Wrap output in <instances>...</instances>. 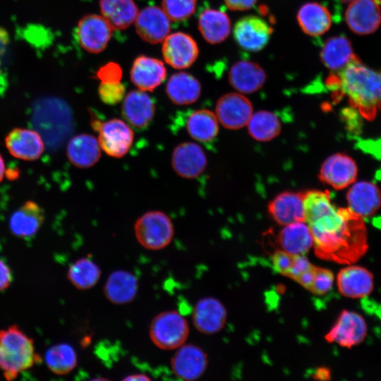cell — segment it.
<instances>
[{"instance_id": "1", "label": "cell", "mask_w": 381, "mask_h": 381, "mask_svg": "<svg viewBox=\"0 0 381 381\" xmlns=\"http://www.w3.org/2000/svg\"><path fill=\"white\" fill-rule=\"evenodd\" d=\"M305 222L313 235L316 254L338 263L358 260L368 250L363 218L349 207H338L327 191L305 192Z\"/></svg>"}, {"instance_id": "2", "label": "cell", "mask_w": 381, "mask_h": 381, "mask_svg": "<svg viewBox=\"0 0 381 381\" xmlns=\"http://www.w3.org/2000/svg\"><path fill=\"white\" fill-rule=\"evenodd\" d=\"M334 72L327 78V87L338 97H346L363 117L373 120L381 109V68H371L356 56Z\"/></svg>"}, {"instance_id": "3", "label": "cell", "mask_w": 381, "mask_h": 381, "mask_svg": "<svg viewBox=\"0 0 381 381\" xmlns=\"http://www.w3.org/2000/svg\"><path fill=\"white\" fill-rule=\"evenodd\" d=\"M40 360L33 340L18 326L0 329V369L6 380L15 379Z\"/></svg>"}, {"instance_id": "4", "label": "cell", "mask_w": 381, "mask_h": 381, "mask_svg": "<svg viewBox=\"0 0 381 381\" xmlns=\"http://www.w3.org/2000/svg\"><path fill=\"white\" fill-rule=\"evenodd\" d=\"M134 233L138 243L151 250H161L169 245L174 236L170 217L159 210L148 211L137 219Z\"/></svg>"}, {"instance_id": "5", "label": "cell", "mask_w": 381, "mask_h": 381, "mask_svg": "<svg viewBox=\"0 0 381 381\" xmlns=\"http://www.w3.org/2000/svg\"><path fill=\"white\" fill-rule=\"evenodd\" d=\"M189 326L185 318L176 310H167L152 320L149 335L152 342L163 350H174L185 344Z\"/></svg>"}, {"instance_id": "6", "label": "cell", "mask_w": 381, "mask_h": 381, "mask_svg": "<svg viewBox=\"0 0 381 381\" xmlns=\"http://www.w3.org/2000/svg\"><path fill=\"white\" fill-rule=\"evenodd\" d=\"M92 128L98 133V142L102 151L114 158L124 157L134 140V132L131 126L120 119L101 121L91 119Z\"/></svg>"}, {"instance_id": "7", "label": "cell", "mask_w": 381, "mask_h": 381, "mask_svg": "<svg viewBox=\"0 0 381 381\" xmlns=\"http://www.w3.org/2000/svg\"><path fill=\"white\" fill-rule=\"evenodd\" d=\"M112 27L102 16L88 14L78 21L76 37L83 49L99 54L106 49L112 37Z\"/></svg>"}, {"instance_id": "8", "label": "cell", "mask_w": 381, "mask_h": 381, "mask_svg": "<svg viewBox=\"0 0 381 381\" xmlns=\"http://www.w3.org/2000/svg\"><path fill=\"white\" fill-rule=\"evenodd\" d=\"M253 111L250 101L240 92L222 95L215 107V114L219 122L230 130H238L247 126Z\"/></svg>"}, {"instance_id": "9", "label": "cell", "mask_w": 381, "mask_h": 381, "mask_svg": "<svg viewBox=\"0 0 381 381\" xmlns=\"http://www.w3.org/2000/svg\"><path fill=\"white\" fill-rule=\"evenodd\" d=\"M162 53L165 62L176 69H186L196 61L199 49L188 34L176 32L169 34L162 42Z\"/></svg>"}, {"instance_id": "10", "label": "cell", "mask_w": 381, "mask_h": 381, "mask_svg": "<svg viewBox=\"0 0 381 381\" xmlns=\"http://www.w3.org/2000/svg\"><path fill=\"white\" fill-rule=\"evenodd\" d=\"M381 0H353L345 12L349 29L360 35L376 31L381 24Z\"/></svg>"}, {"instance_id": "11", "label": "cell", "mask_w": 381, "mask_h": 381, "mask_svg": "<svg viewBox=\"0 0 381 381\" xmlns=\"http://www.w3.org/2000/svg\"><path fill=\"white\" fill-rule=\"evenodd\" d=\"M367 330L366 322L361 315L344 310L326 334L325 339L328 342L351 348L364 340Z\"/></svg>"}, {"instance_id": "12", "label": "cell", "mask_w": 381, "mask_h": 381, "mask_svg": "<svg viewBox=\"0 0 381 381\" xmlns=\"http://www.w3.org/2000/svg\"><path fill=\"white\" fill-rule=\"evenodd\" d=\"M272 32L273 29L264 19L255 16H246L236 23L234 37L242 49L258 52L267 44Z\"/></svg>"}, {"instance_id": "13", "label": "cell", "mask_w": 381, "mask_h": 381, "mask_svg": "<svg viewBox=\"0 0 381 381\" xmlns=\"http://www.w3.org/2000/svg\"><path fill=\"white\" fill-rule=\"evenodd\" d=\"M171 359V368L174 374L183 380H195L205 373L207 356L198 346L192 344H183L176 349Z\"/></svg>"}, {"instance_id": "14", "label": "cell", "mask_w": 381, "mask_h": 381, "mask_svg": "<svg viewBox=\"0 0 381 381\" xmlns=\"http://www.w3.org/2000/svg\"><path fill=\"white\" fill-rule=\"evenodd\" d=\"M207 157L202 148L192 142L177 145L171 154V164L175 173L181 178L192 179L205 169Z\"/></svg>"}, {"instance_id": "15", "label": "cell", "mask_w": 381, "mask_h": 381, "mask_svg": "<svg viewBox=\"0 0 381 381\" xmlns=\"http://www.w3.org/2000/svg\"><path fill=\"white\" fill-rule=\"evenodd\" d=\"M357 166L347 155L334 154L322 164L319 171L320 180L334 189L341 190L353 183L356 179Z\"/></svg>"}, {"instance_id": "16", "label": "cell", "mask_w": 381, "mask_h": 381, "mask_svg": "<svg viewBox=\"0 0 381 381\" xmlns=\"http://www.w3.org/2000/svg\"><path fill=\"white\" fill-rule=\"evenodd\" d=\"M170 20L162 8L150 6L138 11L134 23L138 36L154 44L162 42L169 34Z\"/></svg>"}, {"instance_id": "17", "label": "cell", "mask_w": 381, "mask_h": 381, "mask_svg": "<svg viewBox=\"0 0 381 381\" xmlns=\"http://www.w3.org/2000/svg\"><path fill=\"white\" fill-rule=\"evenodd\" d=\"M121 114L131 126L143 130L152 122L155 114V105L146 92L133 90L123 99Z\"/></svg>"}, {"instance_id": "18", "label": "cell", "mask_w": 381, "mask_h": 381, "mask_svg": "<svg viewBox=\"0 0 381 381\" xmlns=\"http://www.w3.org/2000/svg\"><path fill=\"white\" fill-rule=\"evenodd\" d=\"M167 69L164 63L156 58L140 55L133 61L130 78L133 85L145 92H152L165 80Z\"/></svg>"}, {"instance_id": "19", "label": "cell", "mask_w": 381, "mask_h": 381, "mask_svg": "<svg viewBox=\"0 0 381 381\" xmlns=\"http://www.w3.org/2000/svg\"><path fill=\"white\" fill-rule=\"evenodd\" d=\"M226 315V310L222 302L213 297H205L195 304L192 318L197 330L212 334L223 329Z\"/></svg>"}, {"instance_id": "20", "label": "cell", "mask_w": 381, "mask_h": 381, "mask_svg": "<svg viewBox=\"0 0 381 381\" xmlns=\"http://www.w3.org/2000/svg\"><path fill=\"white\" fill-rule=\"evenodd\" d=\"M304 195L305 192L294 191H284L278 194L268 204L270 216L282 226L305 222Z\"/></svg>"}, {"instance_id": "21", "label": "cell", "mask_w": 381, "mask_h": 381, "mask_svg": "<svg viewBox=\"0 0 381 381\" xmlns=\"http://www.w3.org/2000/svg\"><path fill=\"white\" fill-rule=\"evenodd\" d=\"M6 147L13 157L27 161L38 159L44 150V143L37 131L15 128L5 138Z\"/></svg>"}, {"instance_id": "22", "label": "cell", "mask_w": 381, "mask_h": 381, "mask_svg": "<svg viewBox=\"0 0 381 381\" xmlns=\"http://www.w3.org/2000/svg\"><path fill=\"white\" fill-rule=\"evenodd\" d=\"M266 73L258 64L248 60L234 63L229 71L230 85L241 94H251L261 89L266 81Z\"/></svg>"}, {"instance_id": "23", "label": "cell", "mask_w": 381, "mask_h": 381, "mask_svg": "<svg viewBox=\"0 0 381 381\" xmlns=\"http://www.w3.org/2000/svg\"><path fill=\"white\" fill-rule=\"evenodd\" d=\"M346 199L348 207L362 218L372 216L381 207V191L369 181L352 185L346 193Z\"/></svg>"}, {"instance_id": "24", "label": "cell", "mask_w": 381, "mask_h": 381, "mask_svg": "<svg viewBox=\"0 0 381 381\" xmlns=\"http://www.w3.org/2000/svg\"><path fill=\"white\" fill-rule=\"evenodd\" d=\"M337 287L344 296L362 298L370 294L373 288V277L365 268L351 265L341 269L337 274Z\"/></svg>"}, {"instance_id": "25", "label": "cell", "mask_w": 381, "mask_h": 381, "mask_svg": "<svg viewBox=\"0 0 381 381\" xmlns=\"http://www.w3.org/2000/svg\"><path fill=\"white\" fill-rule=\"evenodd\" d=\"M166 94L174 104H191L200 97L202 87L199 80L192 74L180 71L172 74L165 86Z\"/></svg>"}, {"instance_id": "26", "label": "cell", "mask_w": 381, "mask_h": 381, "mask_svg": "<svg viewBox=\"0 0 381 381\" xmlns=\"http://www.w3.org/2000/svg\"><path fill=\"white\" fill-rule=\"evenodd\" d=\"M136 277L126 270H119L111 272L107 279L103 291L107 299L116 305L132 302L138 292Z\"/></svg>"}, {"instance_id": "27", "label": "cell", "mask_w": 381, "mask_h": 381, "mask_svg": "<svg viewBox=\"0 0 381 381\" xmlns=\"http://www.w3.org/2000/svg\"><path fill=\"white\" fill-rule=\"evenodd\" d=\"M101 150L97 138L88 133H80L68 141L66 154L73 165L86 169L94 166L99 160Z\"/></svg>"}, {"instance_id": "28", "label": "cell", "mask_w": 381, "mask_h": 381, "mask_svg": "<svg viewBox=\"0 0 381 381\" xmlns=\"http://www.w3.org/2000/svg\"><path fill=\"white\" fill-rule=\"evenodd\" d=\"M44 219L43 210L36 202L28 200L11 214L9 227L17 237L28 238L37 233Z\"/></svg>"}, {"instance_id": "29", "label": "cell", "mask_w": 381, "mask_h": 381, "mask_svg": "<svg viewBox=\"0 0 381 381\" xmlns=\"http://www.w3.org/2000/svg\"><path fill=\"white\" fill-rule=\"evenodd\" d=\"M198 28L205 40L214 44L224 42L229 37L231 24L225 12L207 8L199 15Z\"/></svg>"}, {"instance_id": "30", "label": "cell", "mask_w": 381, "mask_h": 381, "mask_svg": "<svg viewBox=\"0 0 381 381\" xmlns=\"http://www.w3.org/2000/svg\"><path fill=\"white\" fill-rule=\"evenodd\" d=\"M296 18L302 31L312 37L323 35L332 24V16L328 8L317 2H308L302 5Z\"/></svg>"}, {"instance_id": "31", "label": "cell", "mask_w": 381, "mask_h": 381, "mask_svg": "<svg viewBox=\"0 0 381 381\" xmlns=\"http://www.w3.org/2000/svg\"><path fill=\"white\" fill-rule=\"evenodd\" d=\"M278 236L283 250L293 255H305L314 244L310 229L306 222L284 226Z\"/></svg>"}, {"instance_id": "32", "label": "cell", "mask_w": 381, "mask_h": 381, "mask_svg": "<svg viewBox=\"0 0 381 381\" xmlns=\"http://www.w3.org/2000/svg\"><path fill=\"white\" fill-rule=\"evenodd\" d=\"M320 55L323 65L333 71L341 70L356 56L349 40L341 35L328 38Z\"/></svg>"}, {"instance_id": "33", "label": "cell", "mask_w": 381, "mask_h": 381, "mask_svg": "<svg viewBox=\"0 0 381 381\" xmlns=\"http://www.w3.org/2000/svg\"><path fill=\"white\" fill-rule=\"evenodd\" d=\"M99 7L102 16L115 30L128 28L139 11L134 0H99Z\"/></svg>"}, {"instance_id": "34", "label": "cell", "mask_w": 381, "mask_h": 381, "mask_svg": "<svg viewBox=\"0 0 381 381\" xmlns=\"http://www.w3.org/2000/svg\"><path fill=\"white\" fill-rule=\"evenodd\" d=\"M219 121L210 110L202 109L193 111L186 119V128L189 135L200 143H210L219 133Z\"/></svg>"}, {"instance_id": "35", "label": "cell", "mask_w": 381, "mask_h": 381, "mask_svg": "<svg viewBox=\"0 0 381 381\" xmlns=\"http://www.w3.org/2000/svg\"><path fill=\"white\" fill-rule=\"evenodd\" d=\"M247 126L250 135L260 142L272 140L279 135L282 130L278 116L267 110L253 113Z\"/></svg>"}, {"instance_id": "36", "label": "cell", "mask_w": 381, "mask_h": 381, "mask_svg": "<svg viewBox=\"0 0 381 381\" xmlns=\"http://www.w3.org/2000/svg\"><path fill=\"white\" fill-rule=\"evenodd\" d=\"M99 267L88 258H81L68 268L67 277L78 289L87 290L95 286L101 277Z\"/></svg>"}, {"instance_id": "37", "label": "cell", "mask_w": 381, "mask_h": 381, "mask_svg": "<svg viewBox=\"0 0 381 381\" xmlns=\"http://www.w3.org/2000/svg\"><path fill=\"white\" fill-rule=\"evenodd\" d=\"M48 368L55 374L66 375L77 365V355L68 344H58L49 348L45 354Z\"/></svg>"}, {"instance_id": "38", "label": "cell", "mask_w": 381, "mask_h": 381, "mask_svg": "<svg viewBox=\"0 0 381 381\" xmlns=\"http://www.w3.org/2000/svg\"><path fill=\"white\" fill-rule=\"evenodd\" d=\"M197 0H162V8L173 21L186 20L195 11Z\"/></svg>"}, {"instance_id": "39", "label": "cell", "mask_w": 381, "mask_h": 381, "mask_svg": "<svg viewBox=\"0 0 381 381\" xmlns=\"http://www.w3.org/2000/svg\"><path fill=\"white\" fill-rule=\"evenodd\" d=\"M100 100L108 105H115L123 100L126 95V87L119 83H100L98 87Z\"/></svg>"}, {"instance_id": "40", "label": "cell", "mask_w": 381, "mask_h": 381, "mask_svg": "<svg viewBox=\"0 0 381 381\" xmlns=\"http://www.w3.org/2000/svg\"><path fill=\"white\" fill-rule=\"evenodd\" d=\"M333 283L334 274L332 271L315 267L313 284L309 291L316 295H324L332 289Z\"/></svg>"}, {"instance_id": "41", "label": "cell", "mask_w": 381, "mask_h": 381, "mask_svg": "<svg viewBox=\"0 0 381 381\" xmlns=\"http://www.w3.org/2000/svg\"><path fill=\"white\" fill-rule=\"evenodd\" d=\"M295 255L283 250L275 251L272 256V264L277 272L287 277L294 261Z\"/></svg>"}, {"instance_id": "42", "label": "cell", "mask_w": 381, "mask_h": 381, "mask_svg": "<svg viewBox=\"0 0 381 381\" xmlns=\"http://www.w3.org/2000/svg\"><path fill=\"white\" fill-rule=\"evenodd\" d=\"M96 75L100 83H119L122 76V70L119 64L110 62L101 66Z\"/></svg>"}, {"instance_id": "43", "label": "cell", "mask_w": 381, "mask_h": 381, "mask_svg": "<svg viewBox=\"0 0 381 381\" xmlns=\"http://www.w3.org/2000/svg\"><path fill=\"white\" fill-rule=\"evenodd\" d=\"M313 266L305 255H295L292 267L287 277L296 281L301 274Z\"/></svg>"}, {"instance_id": "44", "label": "cell", "mask_w": 381, "mask_h": 381, "mask_svg": "<svg viewBox=\"0 0 381 381\" xmlns=\"http://www.w3.org/2000/svg\"><path fill=\"white\" fill-rule=\"evenodd\" d=\"M227 8L232 11H246L253 8L258 0H224Z\"/></svg>"}, {"instance_id": "45", "label": "cell", "mask_w": 381, "mask_h": 381, "mask_svg": "<svg viewBox=\"0 0 381 381\" xmlns=\"http://www.w3.org/2000/svg\"><path fill=\"white\" fill-rule=\"evenodd\" d=\"M12 274L8 266L0 259V291L9 286L12 282Z\"/></svg>"}, {"instance_id": "46", "label": "cell", "mask_w": 381, "mask_h": 381, "mask_svg": "<svg viewBox=\"0 0 381 381\" xmlns=\"http://www.w3.org/2000/svg\"><path fill=\"white\" fill-rule=\"evenodd\" d=\"M315 266L313 265L308 270L301 274L296 280L300 285H301L308 291L310 290L313 284L315 274Z\"/></svg>"}, {"instance_id": "47", "label": "cell", "mask_w": 381, "mask_h": 381, "mask_svg": "<svg viewBox=\"0 0 381 381\" xmlns=\"http://www.w3.org/2000/svg\"><path fill=\"white\" fill-rule=\"evenodd\" d=\"M315 375L318 379L327 380L329 379L330 373L327 368H322L317 370Z\"/></svg>"}, {"instance_id": "48", "label": "cell", "mask_w": 381, "mask_h": 381, "mask_svg": "<svg viewBox=\"0 0 381 381\" xmlns=\"http://www.w3.org/2000/svg\"><path fill=\"white\" fill-rule=\"evenodd\" d=\"M123 380H150V378L143 374H134L127 376Z\"/></svg>"}, {"instance_id": "49", "label": "cell", "mask_w": 381, "mask_h": 381, "mask_svg": "<svg viewBox=\"0 0 381 381\" xmlns=\"http://www.w3.org/2000/svg\"><path fill=\"white\" fill-rule=\"evenodd\" d=\"M5 172V164L2 156L0 154V181L3 179Z\"/></svg>"}, {"instance_id": "50", "label": "cell", "mask_w": 381, "mask_h": 381, "mask_svg": "<svg viewBox=\"0 0 381 381\" xmlns=\"http://www.w3.org/2000/svg\"><path fill=\"white\" fill-rule=\"evenodd\" d=\"M339 1L343 2V3H350V2L353 1V0H339Z\"/></svg>"}]
</instances>
